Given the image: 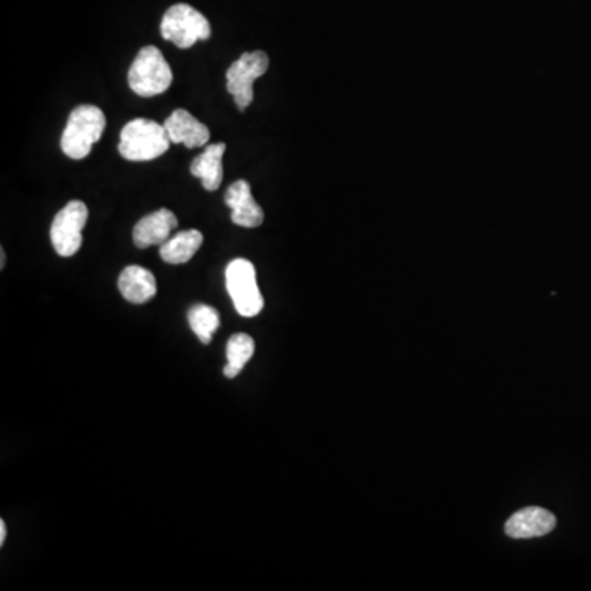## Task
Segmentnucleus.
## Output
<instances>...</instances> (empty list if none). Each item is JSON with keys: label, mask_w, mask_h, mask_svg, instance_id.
Segmentation results:
<instances>
[{"label": "nucleus", "mask_w": 591, "mask_h": 591, "mask_svg": "<svg viewBox=\"0 0 591 591\" xmlns=\"http://www.w3.org/2000/svg\"><path fill=\"white\" fill-rule=\"evenodd\" d=\"M165 125L155 120L135 119L120 132L119 152L129 161H152L170 150Z\"/></svg>", "instance_id": "obj_1"}, {"label": "nucleus", "mask_w": 591, "mask_h": 591, "mask_svg": "<svg viewBox=\"0 0 591 591\" xmlns=\"http://www.w3.org/2000/svg\"><path fill=\"white\" fill-rule=\"evenodd\" d=\"M106 115L96 106H79L69 114L61 137V150L71 160H83L106 130Z\"/></svg>", "instance_id": "obj_2"}, {"label": "nucleus", "mask_w": 591, "mask_h": 591, "mask_svg": "<svg viewBox=\"0 0 591 591\" xmlns=\"http://www.w3.org/2000/svg\"><path fill=\"white\" fill-rule=\"evenodd\" d=\"M173 73L165 56L156 46L138 51L129 69V86L137 96H160L170 89Z\"/></svg>", "instance_id": "obj_3"}, {"label": "nucleus", "mask_w": 591, "mask_h": 591, "mask_svg": "<svg viewBox=\"0 0 591 591\" xmlns=\"http://www.w3.org/2000/svg\"><path fill=\"white\" fill-rule=\"evenodd\" d=\"M161 37L186 50L199 40L211 38V23L191 5L176 4L163 15Z\"/></svg>", "instance_id": "obj_4"}, {"label": "nucleus", "mask_w": 591, "mask_h": 591, "mask_svg": "<svg viewBox=\"0 0 591 591\" xmlns=\"http://www.w3.org/2000/svg\"><path fill=\"white\" fill-rule=\"evenodd\" d=\"M225 281L235 311L243 317H255L262 312L265 301L258 288L257 270L252 262L237 258L225 270Z\"/></svg>", "instance_id": "obj_5"}, {"label": "nucleus", "mask_w": 591, "mask_h": 591, "mask_svg": "<svg viewBox=\"0 0 591 591\" xmlns=\"http://www.w3.org/2000/svg\"><path fill=\"white\" fill-rule=\"evenodd\" d=\"M89 209L83 201H71L56 214L51 224L50 239L60 257H73L83 245V229Z\"/></svg>", "instance_id": "obj_6"}, {"label": "nucleus", "mask_w": 591, "mask_h": 591, "mask_svg": "<svg viewBox=\"0 0 591 591\" xmlns=\"http://www.w3.org/2000/svg\"><path fill=\"white\" fill-rule=\"evenodd\" d=\"M270 58L265 51L243 53L227 69V91L234 96L235 104L240 112L247 109L253 102V81L268 71Z\"/></svg>", "instance_id": "obj_7"}, {"label": "nucleus", "mask_w": 591, "mask_h": 591, "mask_svg": "<svg viewBox=\"0 0 591 591\" xmlns=\"http://www.w3.org/2000/svg\"><path fill=\"white\" fill-rule=\"evenodd\" d=\"M225 204L232 209V222L245 229H255L263 224L265 214L262 207L253 199L252 188L245 179L230 184L225 193Z\"/></svg>", "instance_id": "obj_8"}, {"label": "nucleus", "mask_w": 591, "mask_h": 591, "mask_svg": "<svg viewBox=\"0 0 591 591\" xmlns=\"http://www.w3.org/2000/svg\"><path fill=\"white\" fill-rule=\"evenodd\" d=\"M555 524L557 519L554 514L547 509L531 506L513 514L506 521L504 531L514 539H531V537L546 536L550 531H554Z\"/></svg>", "instance_id": "obj_9"}, {"label": "nucleus", "mask_w": 591, "mask_h": 591, "mask_svg": "<svg viewBox=\"0 0 591 591\" xmlns=\"http://www.w3.org/2000/svg\"><path fill=\"white\" fill-rule=\"evenodd\" d=\"M165 129L168 132L171 143H183L184 147H204L209 143L211 132L206 125L199 122L188 110L176 109L173 114L165 120Z\"/></svg>", "instance_id": "obj_10"}, {"label": "nucleus", "mask_w": 591, "mask_h": 591, "mask_svg": "<svg viewBox=\"0 0 591 591\" xmlns=\"http://www.w3.org/2000/svg\"><path fill=\"white\" fill-rule=\"evenodd\" d=\"M176 227H178V219L175 214L168 209H160L138 220V224L133 229V243L138 248L163 245L170 239L171 232Z\"/></svg>", "instance_id": "obj_11"}, {"label": "nucleus", "mask_w": 591, "mask_h": 591, "mask_svg": "<svg viewBox=\"0 0 591 591\" xmlns=\"http://www.w3.org/2000/svg\"><path fill=\"white\" fill-rule=\"evenodd\" d=\"M119 291L129 303L145 304L155 298L156 280L152 271L142 266H127L119 276Z\"/></svg>", "instance_id": "obj_12"}, {"label": "nucleus", "mask_w": 591, "mask_h": 591, "mask_svg": "<svg viewBox=\"0 0 591 591\" xmlns=\"http://www.w3.org/2000/svg\"><path fill=\"white\" fill-rule=\"evenodd\" d=\"M225 143H216L209 145L204 153L196 156L191 163V175L194 178L201 179L202 188L206 191H217L224 179V168H222V158L225 153Z\"/></svg>", "instance_id": "obj_13"}, {"label": "nucleus", "mask_w": 591, "mask_h": 591, "mask_svg": "<svg viewBox=\"0 0 591 591\" xmlns=\"http://www.w3.org/2000/svg\"><path fill=\"white\" fill-rule=\"evenodd\" d=\"M202 242L204 237L199 230H184L161 245V258L170 265H183L196 255Z\"/></svg>", "instance_id": "obj_14"}, {"label": "nucleus", "mask_w": 591, "mask_h": 591, "mask_svg": "<svg viewBox=\"0 0 591 591\" xmlns=\"http://www.w3.org/2000/svg\"><path fill=\"white\" fill-rule=\"evenodd\" d=\"M253 353H255V342L250 335H232L227 344V365L224 368V375L227 378H237L248 360L253 357Z\"/></svg>", "instance_id": "obj_15"}, {"label": "nucleus", "mask_w": 591, "mask_h": 591, "mask_svg": "<svg viewBox=\"0 0 591 591\" xmlns=\"http://www.w3.org/2000/svg\"><path fill=\"white\" fill-rule=\"evenodd\" d=\"M189 326L202 344H211L212 335L220 327L219 312L207 304H196L188 312Z\"/></svg>", "instance_id": "obj_16"}, {"label": "nucleus", "mask_w": 591, "mask_h": 591, "mask_svg": "<svg viewBox=\"0 0 591 591\" xmlns=\"http://www.w3.org/2000/svg\"><path fill=\"white\" fill-rule=\"evenodd\" d=\"M5 539H7V526L4 521H0V546H4Z\"/></svg>", "instance_id": "obj_17"}, {"label": "nucleus", "mask_w": 591, "mask_h": 591, "mask_svg": "<svg viewBox=\"0 0 591 591\" xmlns=\"http://www.w3.org/2000/svg\"><path fill=\"white\" fill-rule=\"evenodd\" d=\"M4 266H5V252H4V248H2V250H0V270H4Z\"/></svg>", "instance_id": "obj_18"}]
</instances>
